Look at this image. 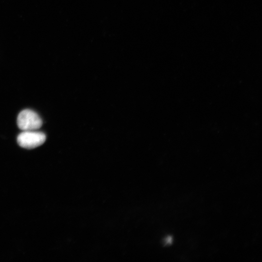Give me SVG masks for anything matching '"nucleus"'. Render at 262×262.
Here are the masks:
<instances>
[{"instance_id": "obj_1", "label": "nucleus", "mask_w": 262, "mask_h": 262, "mask_svg": "<svg viewBox=\"0 0 262 262\" xmlns=\"http://www.w3.org/2000/svg\"><path fill=\"white\" fill-rule=\"evenodd\" d=\"M18 128L24 131H34L39 129L42 125V120L39 115L30 109L21 111L17 118Z\"/></svg>"}, {"instance_id": "obj_2", "label": "nucleus", "mask_w": 262, "mask_h": 262, "mask_svg": "<svg viewBox=\"0 0 262 262\" xmlns=\"http://www.w3.org/2000/svg\"><path fill=\"white\" fill-rule=\"evenodd\" d=\"M46 139L44 133L34 131H24L19 134L17 142L22 147L32 149L42 145Z\"/></svg>"}]
</instances>
